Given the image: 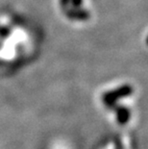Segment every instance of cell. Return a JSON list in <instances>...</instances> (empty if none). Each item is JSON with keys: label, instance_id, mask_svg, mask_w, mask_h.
Wrapping results in <instances>:
<instances>
[{"label": "cell", "instance_id": "cell-1", "mask_svg": "<svg viewBox=\"0 0 148 149\" xmlns=\"http://www.w3.org/2000/svg\"><path fill=\"white\" fill-rule=\"evenodd\" d=\"M36 35L22 13L0 11V70L22 68L34 55Z\"/></svg>", "mask_w": 148, "mask_h": 149}]
</instances>
